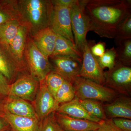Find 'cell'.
Masks as SVG:
<instances>
[{
	"mask_svg": "<svg viewBox=\"0 0 131 131\" xmlns=\"http://www.w3.org/2000/svg\"><path fill=\"white\" fill-rule=\"evenodd\" d=\"M89 31L113 39L117 28L131 14V1L83 0Z\"/></svg>",
	"mask_w": 131,
	"mask_h": 131,
	"instance_id": "6da1fadb",
	"label": "cell"
},
{
	"mask_svg": "<svg viewBox=\"0 0 131 131\" xmlns=\"http://www.w3.org/2000/svg\"><path fill=\"white\" fill-rule=\"evenodd\" d=\"M0 73L6 78L10 84L13 83L21 75L10 55L1 46Z\"/></svg>",
	"mask_w": 131,
	"mask_h": 131,
	"instance_id": "d6986e66",
	"label": "cell"
},
{
	"mask_svg": "<svg viewBox=\"0 0 131 131\" xmlns=\"http://www.w3.org/2000/svg\"><path fill=\"white\" fill-rule=\"evenodd\" d=\"M3 117L12 131H37L39 121L37 119L16 116L5 110Z\"/></svg>",
	"mask_w": 131,
	"mask_h": 131,
	"instance_id": "ac0fdd59",
	"label": "cell"
},
{
	"mask_svg": "<svg viewBox=\"0 0 131 131\" xmlns=\"http://www.w3.org/2000/svg\"><path fill=\"white\" fill-rule=\"evenodd\" d=\"M103 110L107 119L122 118L131 119V98L130 96L120 95L105 105Z\"/></svg>",
	"mask_w": 131,
	"mask_h": 131,
	"instance_id": "4fadbf2b",
	"label": "cell"
},
{
	"mask_svg": "<svg viewBox=\"0 0 131 131\" xmlns=\"http://www.w3.org/2000/svg\"><path fill=\"white\" fill-rule=\"evenodd\" d=\"M39 89L35 100L31 102L39 121H41L58 109L59 105L47 89L45 79L39 81Z\"/></svg>",
	"mask_w": 131,
	"mask_h": 131,
	"instance_id": "8fae6325",
	"label": "cell"
},
{
	"mask_svg": "<svg viewBox=\"0 0 131 131\" xmlns=\"http://www.w3.org/2000/svg\"><path fill=\"white\" fill-rule=\"evenodd\" d=\"M56 112L75 118L87 120L99 124L102 121L88 113L76 97L69 102L60 105Z\"/></svg>",
	"mask_w": 131,
	"mask_h": 131,
	"instance_id": "e0dca14e",
	"label": "cell"
},
{
	"mask_svg": "<svg viewBox=\"0 0 131 131\" xmlns=\"http://www.w3.org/2000/svg\"><path fill=\"white\" fill-rule=\"evenodd\" d=\"M73 86L75 97L80 100L90 99L109 103L118 96L110 88L81 77L78 78Z\"/></svg>",
	"mask_w": 131,
	"mask_h": 131,
	"instance_id": "3957f363",
	"label": "cell"
},
{
	"mask_svg": "<svg viewBox=\"0 0 131 131\" xmlns=\"http://www.w3.org/2000/svg\"><path fill=\"white\" fill-rule=\"evenodd\" d=\"M99 124L100 127L95 131H123L115 126L112 119L102 120Z\"/></svg>",
	"mask_w": 131,
	"mask_h": 131,
	"instance_id": "1f68e13d",
	"label": "cell"
},
{
	"mask_svg": "<svg viewBox=\"0 0 131 131\" xmlns=\"http://www.w3.org/2000/svg\"><path fill=\"white\" fill-rule=\"evenodd\" d=\"M39 85V81L29 73L22 74L10 84L8 96L32 102L36 97Z\"/></svg>",
	"mask_w": 131,
	"mask_h": 131,
	"instance_id": "ba28073f",
	"label": "cell"
},
{
	"mask_svg": "<svg viewBox=\"0 0 131 131\" xmlns=\"http://www.w3.org/2000/svg\"><path fill=\"white\" fill-rule=\"evenodd\" d=\"M4 107L5 110L16 116L38 119L31 103L21 98L8 96L5 99Z\"/></svg>",
	"mask_w": 131,
	"mask_h": 131,
	"instance_id": "2e32d148",
	"label": "cell"
},
{
	"mask_svg": "<svg viewBox=\"0 0 131 131\" xmlns=\"http://www.w3.org/2000/svg\"><path fill=\"white\" fill-rule=\"evenodd\" d=\"M75 97L73 84L64 80L57 92L55 99L59 105L69 102Z\"/></svg>",
	"mask_w": 131,
	"mask_h": 131,
	"instance_id": "cb8c5ba5",
	"label": "cell"
},
{
	"mask_svg": "<svg viewBox=\"0 0 131 131\" xmlns=\"http://www.w3.org/2000/svg\"><path fill=\"white\" fill-rule=\"evenodd\" d=\"M51 71L59 75L72 84L78 78L82 64V59L69 56H50L49 58Z\"/></svg>",
	"mask_w": 131,
	"mask_h": 131,
	"instance_id": "8992f818",
	"label": "cell"
},
{
	"mask_svg": "<svg viewBox=\"0 0 131 131\" xmlns=\"http://www.w3.org/2000/svg\"><path fill=\"white\" fill-rule=\"evenodd\" d=\"M10 85L6 78L0 73V116L1 117L5 114L4 103L9 94Z\"/></svg>",
	"mask_w": 131,
	"mask_h": 131,
	"instance_id": "f1b7e54d",
	"label": "cell"
},
{
	"mask_svg": "<svg viewBox=\"0 0 131 131\" xmlns=\"http://www.w3.org/2000/svg\"><path fill=\"white\" fill-rule=\"evenodd\" d=\"M5 131H12V129H9V130H6Z\"/></svg>",
	"mask_w": 131,
	"mask_h": 131,
	"instance_id": "8d00e7d4",
	"label": "cell"
},
{
	"mask_svg": "<svg viewBox=\"0 0 131 131\" xmlns=\"http://www.w3.org/2000/svg\"><path fill=\"white\" fill-rule=\"evenodd\" d=\"M92 45L90 47V51L92 54L96 58L101 57L105 53L106 46L105 42H100Z\"/></svg>",
	"mask_w": 131,
	"mask_h": 131,
	"instance_id": "d6a6232c",
	"label": "cell"
},
{
	"mask_svg": "<svg viewBox=\"0 0 131 131\" xmlns=\"http://www.w3.org/2000/svg\"><path fill=\"white\" fill-rule=\"evenodd\" d=\"M64 80L59 75L51 71L45 78L46 84L48 90L54 98L57 92L63 83Z\"/></svg>",
	"mask_w": 131,
	"mask_h": 131,
	"instance_id": "484cf974",
	"label": "cell"
},
{
	"mask_svg": "<svg viewBox=\"0 0 131 131\" xmlns=\"http://www.w3.org/2000/svg\"><path fill=\"white\" fill-rule=\"evenodd\" d=\"M20 24L19 20L16 19L0 25V46L7 52Z\"/></svg>",
	"mask_w": 131,
	"mask_h": 131,
	"instance_id": "44dd1931",
	"label": "cell"
},
{
	"mask_svg": "<svg viewBox=\"0 0 131 131\" xmlns=\"http://www.w3.org/2000/svg\"><path fill=\"white\" fill-rule=\"evenodd\" d=\"M57 122L63 131H95L100 127L99 123L79 119L55 112Z\"/></svg>",
	"mask_w": 131,
	"mask_h": 131,
	"instance_id": "5bb4252c",
	"label": "cell"
},
{
	"mask_svg": "<svg viewBox=\"0 0 131 131\" xmlns=\"http://www.w3.org/2000/svg\"><path fill=\"white\" fill-rule=\"evenodd\" d=\"M55 113H51L39 122L37 131H63L57 122Z\"/></svg>",
	"mask_w": 131,
	"mask_h": 131,
	"instance_id": "83f0119b",
	"label": "cell"
},
{
	"mask_svg": "<svg viewBox=\"0 0 131 131\" xmlns=\"http://www.w3.org/2000/svg\"><path fill=\"white\" fill-rule=\"evenodd\" d=\"M70 15L75 45L82 54L83 48L87 42V34L89 31L83 1L77 0L70 8Z\"/></svg>",
	"mask_w": 131,
	"mask_h": 131,
	"instance_id": "52a82bcc",
	"label": "cell"
},
{
	"mask_svg": "<svg viewBox=\"0 0 131 131\" xmlns=\"http://www.w3.org/2000/svg\"><path fill=\"white\" fill-rule=\"evenodd\" d=\"M69 56L82 60V55L75 45L62 36L57 34L55 48L51 56Z\"/></svg>",
	"mask_w": 131,
	"mask_h": 131,
	"instance_id": "ffe728a7",
	"label": "cell"
},
{
	"mask_svg": "<svg viewBox=\"0 0 131 131\" xmlns=\"http://www.w3.org/2000/svg\"><path fill=\"white\" fill-rule=\"evenodd\" d=\"M8 122L3 117L0 116V131H5L10 129Z\"/></svg>",
	"mask_w": 131,
	"mask_h": 131,
	"instance_id": "d590c367",
	"label": "cell"
},
{
	"mask_svg": "<svg viewBox=\"0 0 131 131\" xmlns=\"http://www.w3.org/2000/svg\"><path fill=\"white\" fill-rule=\"evenodd\" d=\"M16 19L19 20L17 1H0V25Z\"/></svg>",
	"mask_w": 131,
	"mask_h": 131,
	"instance_id": "7402d4cb",
	"label": "cell"
},
{
	"mask_svg": "<svg viewBox=\"0 0 131 131\" xmlns=\"http://www.w3.org/2000/svg\"><path fill=\"white\" fill-rule=\"evenodd\" d=\"M25 57L30 74L39 81L44 80L51 71L49 58L37 48L29 34L26 45Z\"/></svg>",
	"mask_w": 131,
	"mask_h": 131,
	"instance_id": "277c9868",
	"label": "cell"
},
{
	"mask_svg": "<svg viewBox=\"0 0 131 131\" xmlns=\"http://www.w3.org/2000/svg\"><path fill=\"white\" fill-rule=\"evenodd\" d=\"M103 86L121 95L130 96L131 94V68L116 62L113 68L104 72Z\"/></svg>",
	"mask_w": 131,
	"mask_h": 131,
	"instance_id": "5b68a950",
	"label": "cell"
},
{
	"mask_svg": "<svg viewBox=\"0 0 131 131\" xmlns=\"http://www.w3.org/2000/svg\"><path fill=\"white\" fill-rule=\"evenodd\" d=\"M53 5V13L50 27L57 34L65 38L75 45L71 28V7L55 4Z\"/></svg>",
	"mask_w": 131,
	"mask_h": 131,
	"instance_id": "7c38bea8",
	"label": "cell"
},
{
	"mask_svg": "<svg viewBox=\"0 0 131 131\" xmlns=\"http://www.w3.org/2000/svg\"><path fill=\"white\" fill-rule=\"evenodd\" d=\"M113 123L119 129L123 131H131V120L122 118L112 119Z\"/></svg>",
	"mask_w": 131,
	"mask_h": 131,
	"instance_id": "f546056e",
	"label": "cell"
},
{
	"mask_svg": "<svg viewBox=\"0 0 131 131\" xmlns=\"http://www.w3.org/2000/svg\"><path fill=\"white\" fill-rule=\"evenodd\" d=\"M28 35L27 28L20 24L18 32L9 45L7 51L20 74L29 73L25 57V50Z\"/></svg>",
	"mask_w": 131,
	"mask_h": 131,
	"instance_id": "30bf717a",
	"label": "cell"
},
{
	"mask_svg": "<svg viewBox=\"0 0 131 131\" xmlns=\"http://www.w3.org/2000/svg\"><path fill=\"white\" fill-rule=\"evenodd\" d=\"M57 34L50 27L44 28L31 37L37 48L49 58L54 52Z\"/></svg>",
	"mask_w": 131,
	"mask_h": 131,
	"instance_id": "9a60e30c",
	"label": "cell"
},
{
	"mask_svg": "<svg viewBox=\"0 0 131 131\" xmlns=\"http://www.w3.org/2000/svg\"><path fill=\"white\" fill-rule=\"evenodd\" d=\"M99 65L102 69L105 68L108 70L114 67L116 63V52L114 47L106 50L105 53L101 57L96 58Z\"/></svg>",
	"mask_w": 131,
	"mask_h": 131,
	"instance_id": "4316f807",
	"label": "cell"
},
{
	"mask_svg": "<svg viewBox=\"0 0 131 131\" xmlns=\"http://www.w3.org/2000/svg\"><path fill=\"white\" fill-rule=\"evenodd\" d=\"M94 100L86 99L80 100V103L86 111L89 114L93 115Z\"/></svg>",
	"mask_w": 131,
	"mask_h": 131,
	"instance_id": "836d02e7",
	"label": "cell"
},
{
	"mask_svg": "<svg viewBox=\"0 0 131 131\" xmlns=\"http://www.w3.org/2000/svg\"><path fill=\"white\" fill-rule=\"evenodd\" d=\"M102 102L99 101L94 100L93 115L102 120L107 119L103 110Z\"/></svg>",
	"mask_w": 131,
	"mask_h": 131,
	"instance_id": "4dcf8cb0",
	"label": "cell"
},
{
	"mask_svg": "<svg viewBox=\"0 0 131 131\" xmlns=\"http://www.w3.org/2000/svg\"><path fill=\"white\" fill-rule=\"evenodd\" d=\"M113 39L117 46H118L122 41L131 39V14L127 17L117 28Z\"/></svg>",
	"mask_w": 131,
	"mask_h": 131,
	"instance_id": "d4e9b609",
	"label": "cell"
},
{
	"mask_svg": "<svg viewBox=\"0 0 131 131\" xmlns=\"http://www.w3.org/2000/svg\"><path fill=\"white\" fill-rule=\"evenodd\" d=\"M90 43L87 41L82 50V60L80 77L104 85V71L99 65L97 58L91 53Z\"/></svg>",
	"mask_w": 131,
	"mask_h": 131,
	"instance_id": "9c48e42d",
	"label": "cell"
},
{
	"mask_svg": "<svg viewBox=\"0 0 131 131\" xmlns=\"http://www.w3.org/2000/svg\"><path fill=\"white\" fill-rule=\"evenodd\" d=\"M17 6L19 21L32 37L44 28L50 27L54 5L50 0H19Z\"/></svg>",
	"mask_w": 131,
	"mask_h": 131,
	"instance_id": "7a4b0ae2",
	"label": "cell"
},
{
	"mask_svg": "<svg viewBox=\"0 0 131 131\" xmlns=\"http://www.w3.org/2000/svg\"><path fill=\"white\" fill-rule=\"evenodd\" d=\"M77 1V0H54L52 1L53 4L70 8Z\"/></svg>",
	"mask_w": 131,
	"mask_h": 131,
	"instance_id": "e575fe53",
	"label": "cell"
},
{
	"mask_svg": "<svg viewBox=\"0 0 131 131\" xmlns=\"http://www.w3.org/2000/svg\"><path fill=\"white\" fill-rule=\"evenodd\" d=\"M116 62L126 66L131 65V39L122 41L115 49Z\"/></svg>",
	"mask_w": 131,
	"mask_h": 131,
	"instance_id": "603a6c76",
	"label": "cell"
}]
</instances>
